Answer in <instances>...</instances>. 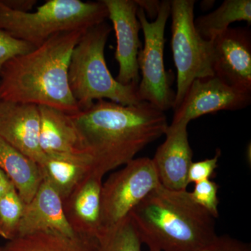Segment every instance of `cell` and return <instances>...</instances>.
Segmentation results:
<instances>
[{
	"label": "cell",
	"mask_w": 251,
	"mask_h": 251,
	"mask_svg": "<svg viewBox=\"0 0 251 251\" xmlns=\"http://www.w3.org/2000/svg\"><path fill=\"white\" fill-rule=\"evenodd\" d=\"M70 117L92 160L93 172L103 176L134 159L164 135L169 126L165 112L147 102L124 105L97 100Z\"/></svg>",
	"instance_id": "obj_1"
},
{
	"label": "cell",
	"mask_w": 251,
	"mask_h": 251,
	"mask_svg": "<svg viewBox=\"0 0 251 251\" xmlns=\"http://www.w3.org/2000/svg\"><path fill=\"white\" fill-rule=\"evenodd\" d=\"M86 31L57 33L7 61L0 72V99L52 107L70 115L80 111L68 72L73 50Z\"/></svg>",
	"instance_id": "obj_2"
},
{
	"label": "cell",
	"mask_w": 251,
	"mask_h": 251,
	"mask_svg": "<svg viewBox=\"0 0 251 251\" xmlns=\"http://www.w3.org/2000/svg\"><path fill=\"white\" fill-rule=\"evenodd\" d=\"M129 217L150 251H198L218 236L216 219L193 201L187 190L159 184Z\"/></svg>",
	"instance_id": "obj_3"
},
{
	"label": "cell",
	"mask_w": 251,
	"mask_h": 251,
	"mask_svg": "<svg viewBox=\"0 0 251 251\" xmlns=\"http://www.w3.org/2000/svg\"><path fill=\"white\" fill-rule=\"evenodd\" d=\"M112 27L106 22L85 31L73 50L68 77L71 91L80 110L97 100L108 99L124 105L141 103L138 87L124 85L109 70L105 49Z\"/></svg>",
	"instance_id": "obj_4"
},
{
	"label": "cell",
	"mask_w": 251,
	"mask_h": 251,
	"mask_svg": "<svg viewBox=\"0 0 251 251\" xmlns=\"http://www.w3.org/2000/svg\"><path fill=\"white\" fill-rule=\"evenodd\" d=\"M108 18L102 0H49L30 12L14 11L0 0V29L34 48L57 33L86 31Z\"/></svg>",
	"instance_id": "obj_5"
},
{
	"label": "cell",
	"mask_w": 251,
	"mask_h": 251,
	"mask_svg": "<svg viewBox=\"0 0 251 251\" xmlns=\"http://www.w3.org/2000/svg\"><path fill=\"white\" fill-rule=\"evenodd\" d=\"M194 0H171V48L176 69L174 110L193 80L214 75L212 41L202 39L195 27Z\"/></svg>",
	"instance_id": "obj_6"
},
{
	"label": "cell",
	"mask_w": 251,
	"mask_h": 251,
	"mask_svg": "<svg viewBox=\"0 0 251 251\" xmlns=\"http://www.w3.org/2000/svg\"><path fill=\"white\" fill-rule=\"evenodd\" d=\"M171 11V1L163 0L156 19L150 21L143 9L138 10L145 42L138 57L141 80L137 92L140 101L164 112L173 108L175 99L173 74L167 72L164 63L165 29Z\"/></svg>",
	"instance_id": "obj_7"
},
{
	"label": "cell",
	"mask_w": 251,
	"mask_h": 251,
	"mask_svg": "<svg viewBox=\"0 0 251 251\" xmlns=\"http://www.w3.org/2000/svg\"><path fill=\"white\" fill-rule=\"evenodd\" d=\"M159 184L151 158L147 157L134 158L112 173L102 184L100 229L110 228L126 219Z\"/></svg>",
	"instance_id": "obj_8"
},
{
	"label": "cell",
	"mask_w": 251,
	"mask_h": 251,
	"mask_svg": "<svg viewBox=\"0 0 251 251\" xmlns=\"http://www.w3.org/2000/svg\"><path fill=\"white\" fill-rule=\"evenodd\" d=\"M251 102V92L234 88L215 75L193 80L184 99L174 110L172 123L186 122L222 110L247 108Z\"/></svg>",
	"instance_id": "obj_9"
},
{
	"label": "cell",
	"mask_w": 251,
	"mask_h": 251,
	"mask_svg": "<svg viewBox=\"0 0 251 251\" xmlns=\"http://www.w3.org/2000/svg\"><path fill=\"white\" fill-rule=\"evenodd\" d=\"M108 10L117 39L115 57L119 65L116 80L138 87L140 80L138 57L141 49V25L135 0H102Z\"/></svg>",
	"instance_id": "obj_10"
},
{
	"label": "cell",
	"mask_w": 251,
	"mask_h": 251,
	"mask_svg": "<svg viewBox=\"0 0 251 251\" xmlns=\"http://www.w3.org/2000/svg\"><path fill=\"white\" fill-rule=\"evenodd\" d=\"M214 75L251 92V34L247 27H229L212 41Z\"/></svg>",
	"instance_id": "obj_11"
},
{
	"label": "cell",
	"mask_w": 251,
	"mask_h": 251,
	"mask_svg": "<svg viewBox=\"0 0 251 251\" xmlns=\"http://www.w3.org/2000/svg\"><path fill=\"white\" fill-rule=\"evenodd\" d=\"M40 129L38 105L0 99V138L39 166L46 157L40 148Z\"/></svg>",
	"instance_id": "obj_12"
},
{
	"label": "cell",
	"mask_w": 251,
	"mask_h": 251,
	"mask_svg": "<svg viewBox=\"0 0 251 251\" xmlns=\"http://www.w3.org/2000/svg\"><path fill=\"white\" fill-rule=\"evenodd\" d=\"M188 125V122H179L168 126L164 135L166 140L151 158L160 184L168 189L187 190L188 171L193 162Z\"/></svg>",
	"instance_id": "obj_13"
},
{
	"label": "cell",
	"mask_w": 251,
	"mask_h": 251,
	"mask_svg": "<svg viewBox=\"0 0 251 251\" xmlns=\"http://www.w3.org/2000/svg\"><path fill=\"white\" fill-rule=\"evenodd\" d=\"M103 177L92 172L62 201L66 219L74 233L96 239L100 232Z\"/></svg>",
	"instance_id": "obj_14"
},
{
	"label": "cell",
	"mask_w": 251,
	"mask_h": 251,
	"mask_svg": "<svg viewBox=\"0 0 251 251\" xmlns=\"http://www.w3.org/2000/svg\"><path fill=\"white\" fill-rule=\"evenodd\" d=\"M46 231L69 236L76 234L66 219L62 198L43 179L35 196L25 204L16 238Z\"/></svg>",
	"instance_id": "obj_15"
},
{
	"label": "cell",
	"mask_w": 251,
	"mask_h": 251,
	"mask_svg": "<svg viewBox=\"0 0 251 251\" xmlns=\"http://www.w3.org/2000/svg\"><path fill=\"white\" fill-rule=\"evenodd\" d=\"M39 108L41 116L39 141L46 156L90 158L84 150L80 135L69 114L45 105H40Z\"/></svg>",
	"instance_id": "obj_16"
},
{
	"label": "cell",
	"mask_w": 251,
	"mask_h": 251,
	"mask_svg": "<svg viewBox=\"0 0 251 251\" xmlns=\"http://www.w3.org/2000/svg\"><path fill=\"white\" fill-rule=\"evenodd\" d=\"M0 169L25 203L30 202L43 181L39 165L0 138Z\"/></svg>",
	"instance_id": "obj_17"
},
{
	"label": "cell",
	"mask_w": 251,
	"mask_h": 251,
	"mask_svg": "<svg viewBox=\"0 0 251 251\" xmlns=\"http://www.w3.org/2000/svg\"><path fill=\"white\" fill-rule=\"evenodd\" d=\"M39 166L43 179L51 185L62 201L93 172L92 161L88 158L46 156Z\"/></svg>",
	"instance_id": "obj_18"
},
{
	"label": "cell",
	"mask_w": 251,
	"mask_h": 251,
	"mask_svg": "<svg viewBox=\"0 0 251 251\" xmlns=\"http://www.w3.org/2000/svg\"><path fill=\"white\" fill-rule=\"evenodd\" d=\"M3 251H97V239L52 232H37L9 241Z\"/></svg>",
	"instance_id": "obj_19"
},
{
	"label": "cell",
	"mask_w": 251,
	"mask_h": 251,
	"mask_svg": "<svg viewBox=\"0 0 251 251\" xmlns=\"http://www.w3.org/2000/svg\"><path fill=\"white\" fill-rule=\"evenodd\" d=\"M245 21L251 23V0H226L217 9L195 20L198 34L212 41L227 30L232 23Z\"/></svg>",
	"instance_id": "obj_20"
},
{
	"label": "cell",
	"mask_w": 251,
	"mask_h": 251,
	"mask_svg": "<svg viewBox=\"0 0 251 251\" xmlns=\"http://www.w3.org/2000/svg\"><path fill=\"white\" fill-rule=\"evenodd\" d=\"M96 239L97 251H143V244L129 216L114 227L100 229Z\"/></svg>",
	"instance_id": "obj_21"
},
{
	"label": "cell",
	"mask_w": 251,
	"mask_h": 251,
	"mask_svg": "<svg viewBox=\"0 0 251 251\" xmlns=\"http://www.w3.org/2000/svg\"><path fill=\"white\" fill-rule=\"evenodd\" d=\"M25 203L13 188L0 198V236L7 240H14L17 237L18 226Z\"/></svg>",
	"instance_id": "obj_22"
},
{
	"label": "cell",
	"mask_w": 251,
	"mask_h": 251,
	"mask_svg": "<svg viewBox=\"0 0 251 251\" xmlns=\"http://www.w3.org/2000/svg\"><path fill=\"white\" fill-rule=\"evenodd\" d=\"M219 186L212 180H206L195 184L191 197L196 204L207 211L214 219L219 216Z\"/></svg>",
	"instance_id": "obj_23"
},
{
	"label": "cell",
	"mask_w": 251,
	"mask_h": 251,
	"mask_svg": "<svg viewBox=\"0 0 251 251\" xmlns=\"http://www.w3.org/2000/svg\"><path fill=\"white\" fill-rule=\"evenodd\" d=\"M34 49V46L24 41L18 40L0 29V72L5 63L9 59L27 53Z\"/></svg>",
	"instance_id": "obj_24"
},
{
	"label": "cell",
	"mask_w": 251,
	"mask_h": 251,
	"mask_svg": "<svg viewBox=\"0 0 251 251\" xmlns=\"http://www.w3.org/2000/svg\"><path fill=\"white\" fill-rule=\"evenodd\" d=\"M221 150L216 151V155L212 158H206L202 161L193 162L189 168L188 174V184H197L201 181L210 180L215 174L218 168Z\"/></svg>",
	"instance_id": "obj_25"
},
{
	"label": "cell",
	"mask_w": 251,
	"mask_h": 251,
	"mask_svg": "<svg viewBox=\"0 0 251 251\" xmlns=\"http://www.w3.org/2000/svg\"><path fill=\"white\" fill-rule=\"evenodd\" d=\"M198 251H251V244L228 234H223L218 235L210 244Z\"/></svg>",
	"instance_id": "obj_26"
},
{
	"label": "cell",
	"mask_w": 251,
	"mask_h": 251,
	"mask_svg": "<svg viewBox=\"0 0 251 251\" xmlns=\"http://www.w3.org/2000/svg\"><path fill=\"white\" fill-rule=\"evenodd\" d=\"M138 8L143 9L147 18L154 21L161 8V1L158 0H135Z\"/></svg>",
	"instance_id": "obj_27"
},
{
	"label": "cell",
	"mask_w": 251,
	"mask_h": 251,
	"mask_svg": "<svg viewBox=\"0 0 251 251\" xmlns=\"http://www.w3.org/2000/svg\"><path fill=\"white\" fill-rule=\"evenodd\" d=\"M2 1L10 9L21 12H30L37 3L36 0H2Z\"/></svg>",
	"instance_id": "obj_28"
},
{
	"label": "cell",
	"mask_w": 251,
	"mask_h": 251,
	"mask_svg": "<svg viewBox=\"0 0 251 251\" xmlns=\"http://www.w3.org/2000/svg\"><path fill=\"white\" fill-rule=\"evenodd\" d=\"M13 188L15 187L11 180L4 171L0 169V198L3 197Z\"/></svg>",
	"instance_id": "obj_29"
},
{
	"label": "cell",
	"mask_w": 251,
	"mask_h": 251,
	"mask_svg": "<svg viewBox=\"0 0 251 251\" xmlns=\"http://www.w3.org/2000/svg\"><path fill=\"white\" fill-rule=\"evenodd\" d=\"M0 251H3L2 248H1H1H0Z\"/></svg>",
	"instance_id": "obj_30"
}]
</instances>
